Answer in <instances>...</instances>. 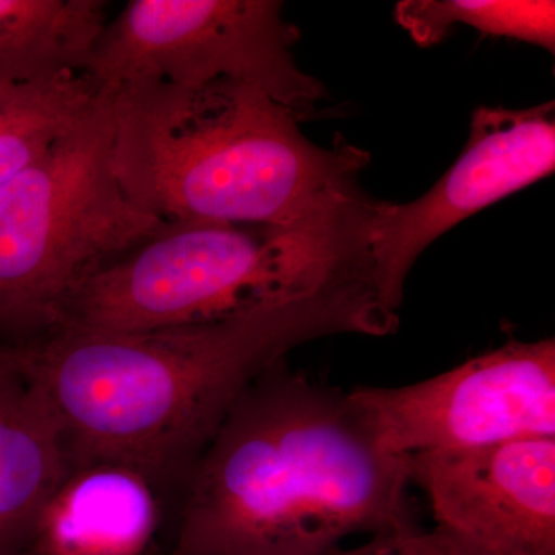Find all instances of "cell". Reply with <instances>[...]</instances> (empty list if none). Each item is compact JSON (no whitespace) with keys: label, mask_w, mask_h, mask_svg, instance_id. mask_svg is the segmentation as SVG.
Instances as JSON below:
<instances>
[{"label":"cell","mask_w":555,"mask_h":555,"mask_svg":"<svg viewBox=\"0 0 555 555\" xmlns=\"http://www.w3.org/2000/svg\"><path fill=\"white\" fill-rule=\"evenodd\" d=\"M398 313L371 280L211 323L150 332L56 331L21 347L60 422L73 466L116 463L185 485L247 386L332 335L383 337Z\"/></svg>","instance_id":"cell-1"},{"label":"cell","mask_w":555,"mask_h":555,"mask_svg":"<svg viewBox=\"0 0 555 555\" xmlns=\"http://www.w3.org/2000/svg\"><path fill=\"white\" fill-rule=\"evenodd\" d=\"M408 456L349 392L278 361L230 409L185 481L169 555H331L420 529Z\"/></svg>","instance_id":"cell-2"},{"label":"cell","mask_w":555,"mask_h":555,"mask_svg":"<svg viewBox=\"0 0 555 555\" xmlns=\"http://www.w3.org/2000/svg\"><path fill=\"white\" fill-rule=\"evenodd\" d=\"M112 90L113 173L160 221L287 228L364 195V150L317 145L255 87L142 79Z\"/></svg>","instance_id":"cell-3"},{"label":"cell","mask_w":555,"mask_h":555,"mask_svg":"<svg viewBox=\"0 0 555 555\" xmlns=\"http://www.w3.org/2000/svg\"><path fill=\"white\" fill-rule=\"evenodd\" d=\"M371 204L363 195L287 228L169 222L83 281L56 331L130 334L192 326L372 281Z\"/></svg>","instance_id":"cell-4"},{"label":"cell","mask_w":555,"mask_h":555,"mask_svg":"<svg viewBox=\"0 0 555 555\" xmlns=\"http://www.w3.org/2000/svg\"><path fill=\"white\" fill-rule=\"evenodd\" d=\"M113 90L0 188V335L30 345L56 331L83 281L169 222L130 203L112 169Z\"/></svg>","instance_id":"cell-5"},{"label":"cell","mask_w":555,"mask_h":555,"mask_svg":"<svg viewBox=\"0 0 555 555\" xmlns=\"http://www.w3.org/2000/svg\"><path fill=\"white\" fill-rule=\"evenodd\" d=\"M297 38L275 0H131L105 24L83 73L107 89L142 79L181 87L232 80L299 119L326 93L295 62Z\"/></svg>","instance_id":"cell-6"},{"label":"cell","mask_w":555,"mask_h":555,"mask_svg":"<svg viewBox=\"0 0 555 555\" xmlns=\"http://www.w3.org/2000/svg\"><path fill=\"white\" fill-rule=\"evenodd\" d=\"M349 397L396 455L555 437V341L511 339L436 377Z\"/></svg>","instance_id":"cell-7"},{"label":"cell","mask_w":555,"mask_h":555,"mask_svg":"<svg viewBox=\"0 0 555 555\" xmlns=\"http://www.w3.org/2000/svg\"><path fill=\"white\" fill-rule=\"evenodd\" d=\"M555 169L554 102L474 112L465 150L422 198L372 203L366 246L382 305L398 312L409 272L430 244L481 208L550 177Z\"/></svg>","instance_id":"cell-8"},{"label":"cell","mask_w":555,"mask_h":555,"mask_svg":"<svg viewBox=\"0 0 555 555\" xmlns=\"http://www.w3.org/2000/svg\"><path fill=\"white\" fill-rule=\"evenodd\" d=\"M437 526L486 555H555V437L408 456Z\"/></svg>","instance_id":"cell-9"},{"label":"cell","mask_w":555,"mask_h":555,"mask_svg":"<svg viewBox=\"0 0 555 555\" xmlns=\"http://www.w3.org/2000/svg\"><path fill=\"white\" fill-rule=\"evenodd\" d=\"M72 467L60 422L21 347L0 345V555L28 553L43 506Z\"/></svg>","instance_id":"cell-10"},{"label":"cell","mask_w":555,"mask_h":555,"mask_svg":"<svg viewBox=\"0 0 555 555\" xmlns=\"http://www.w3.org/2000/svg\"><path fill=\"white\" fill-rule=\"evenodd\" d=\"M158 481L116 463L73 466L36 521L33 555H145L159 524Z\"/></svg>","instance_id":"cell-11"},{"label":"cell","mask_w":555,"mask_h":555,"mask_svg":"<svg viewBox=\"0 0 555 555\" xmlns=\"http://www.w3.org/2000/svg\"><path fill=\"white\" fill-rule=\"evenodd\" d=\"M105 11L101 0H0V89L83 73Z\"/></svg>","instance_id":"cell-12"},{"label":"cell","mask_w":555,"mask_h":555,"mask_svg":"<svg viewBox=\"0 0 555 555\" xmlns=\"http://www.w3.org/2000/svg\"><path fill=\"white\" fill-rule=\"evenodd\" d=\"M102 87L86 73L0 89V188L38 163L93 107Z\"/></svg>","instance_id":"cell-13"},{"label":"cell","mask_w":555,"mask_h":555,"mask_svg":"<svg viewBox=\"0 0 555 555\" xmlns=\"http://www.w3.org/2000/svg\"><path fill=\"white\" fill-rule=\"evenodd\" d=\"M396 17L422 47L436 46L452 27L466 25L555 49V3L546 0H406L398 3Z\"/></svg>","instance_id":"cell-14"},{"label":"cell","mask_w":555,"mask_h":555,"mask_svg":"<svg viewBox=\"0 0 555 555\" xmlns=\"http://www.w3.org/2000/svg\"><path fill=\"white\" fill-rule=\"evenodd\" d=\"M331 555H486L447 529L436 526L430 531L396 532L371 537L353 550H339Z\"/></svg>","instance_id":"cell-15"}]
</instances>
